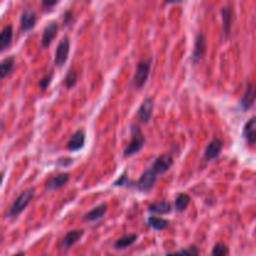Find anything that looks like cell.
I'll return each instance as SVG.
<instances>
[{
  "label": "cell",
  "mask_w": 256,
  "mask_h": 256,
  "mask_svg": "<svg viewBox=\"0 0 256 256\" xmlns=\"http://www.w3.org/2000/svg\"><path fill=\"white\" fill-rule=\"evenodd\" d=\"M35 195V190L34 189H26L19 195V196L15 199V202H12V206L9 208L8 210V216L14 218L16 215H19L20 212H22L25 210V208L30 204V202L32 200Z\"/></svg>",
  "instance_id": "6da1fadb"
},
{
  "label": "cell",
  "mask_w": 256,
  "mask_h": 256,
  "mask_svg": "<svg viewBox=\"0 0 256 256\" xmlns=\"http://www.w3.org/2000/svg\"><path fill=\"white\" fill-rule=\"evenodd\" d=\"M144 144H145V138L144 135H142V130L136 126H132V140H130V142L128 144V146L125 148L124 154L126 155V156H132V155L139 152L140 150L142 149V146H144Z\"/></svg>",
  "instance_id": "7a4b0ae2"
},
{
  "label": "cell",
  "mask_w": 256,
  "mask_h": 256,
  "mask_svg": "<svg viewBox=\"0 0 256 256\" xmlns=\"http://www.w3.org/2000/svg\"><path fill=\"white\" fill-rule=\"evenodd\" d=\"M150 65H152V62L149 60H142V62H139L136 65V72H135L134 80H132V85H134L136 89L142 88V85L146 82L148 76H149L150 72Z\"/></svg>",
  "instance_id": "3957f363"
},
{
  "label": "cell",
  "mask_w": 256,
  "mask_h": 256,
  "mask_svg": "<svg viewBox=\"0 0 256 256\" xmlns=\"http://www.w3.org/2000/svg\"><path fill=\"white\" fill-rule=\"evenodd\" d=\"M69 49H70V42L69 38L64 36L60 42L58 44L56 52H55V64L58 66H62L66 62L68 56H69Z\"/></svg>",
  "instance_id": "277c9868"
},
{
  "label": "cell",
  "mask_w": 256,
  "mask_h": 256,
  "mask_svg": "<svg viewBox=\"0 0 256 256\" xmlns=\"http://www.w3.org/2000/svg\"><path fill=\"white\" fill-rule=\"evenodd\" d=\"M172 165V154H162L155 160L154 164H152V166L150 168V169L155 172L156 176H159V175H162L164 172H166L168 170L170 169Z\"/></svg>",
  "instance_id": "5b68a950"
},
{
  "label": "cell",
  "mask_w": 256,
  "mask_h": 256,
  "mask_svg": "<svg viewBox=\"0 0 256 256\" xmlns=\"http://www.w3.org/2000/svg\"><path fill=\"white\" fill-rule=\"evenodd\" d=\"M156 178L158 176L152 169H148L142 175V178L138 180V188H139V190H142V192H149V190H152L155 182H156Z\"/></svg>",
  "instance_id": "8992f818"
},
{
  "label": "cell",
  "mask_w": 256,
  "mask_h": 256,
  "mask_svg": "<svg viewBox=\"0 0 256 256\" xmlns=\"http://www.w3.org/2000/svg\"><path fill=\"white\" fill-rule=\"evenodd\" d=\"M255 100H256V84L255 82H250V84H248L246 90H245L244 95H242L240 104H242V109L248 110L249 108H252V105H254Z\"/></svg>",
  "instance_id": "52a82bcc"
},
{
  "label": "cell",
  "mask_w": 256,
  "mask_h": 256,
  "mask_svg": "<svg viewBox=\"0 0 256 256\" xmlns=\"http://www.w3.org/2000/svg\"><path fill=\"white\" fill-rule=\"evenodd\" d=\"M85 144V132L82 130H78L74 134L70 136L69 142L66 144V149L69 152H76V150L82 149Z\"/></svg>",
  "instance_id": "ba28073f"
},
{
  "label": "cell",
  "mask_w": 256,
  "mask_h": 256,
  "mask_svg": "<svg viewBox=\"0 0 256 256\" xmlns=\"http://www.w3.org/2000/svg\"><path fill=\"white\" fill-rule=\"evenodd\" d=\"M220 12H222V32L225 35H230L232 22H234V12H232V6H224Z\"/></svg>",
  "instance_id": "9c48e42d"
},
{
  "label": "cell",
  "mask_w": 256,
  "mask_h": 256,
  "mask_svg": "<svg viewBox=\"0 0 256 256\" xmlns=\"http://www.w3.org/2000/svg\"><path fill=\"white\" fill-rule=\"evenodd\" d=\"M152 108H154V104H152V99L144 100V102L140 105L139 112H138V119L142 124H146L149 122L152 114Z\"/></svg>",
  "instance_id": "30bf717a"
},
{
  "label": "cell",
  "mask_w": 256,
  "mask_h": 256,
  "mask_svg": "<svg viewBox=\"0 0 256 256\" xmlns=\"http://www.w3.org/2000/svg\"><path fill=\"white\" fill-rule=\"evenodd\" d=\"M69 179H70L69 174H66V172H62V174L56 175V176L48 180V182H45V189L54 192V190H58L59 188L64 186V185L69 182Z\"/></svg>",
  "instance_id": "8fae6325"
},
{
  "label": "cell",
  "mask_w": 256,
  "mask_h": 256,
  "mask_svg": "<svg viewBox=\"0 0 256 256\" xmlns=\"http://www.w3.org/2000/svg\"><path fill=\"white\" fill-rule=\"evenodd\" d=\"M56 32H58V22H52L48 25L46 28L44 29L42 35V48H46L52 44V40L55 39L56 36Z\"/></svg>",
  "instance_id": "7c38bea8"
},
{
  "label": "cell",
  "mask_w": 256,
  "mask_h": 256,
  "mask_svg": "<svg viewBox=\"0 0 256 256\" xmlns=\"http://www.w3.org/2000/svg\"><path fill=\"white\" fill-rule=\"evenodd\" d=\"M222 145H224V142H222V139L212 140V142L208 145L206 149H205V159L212 160L215 159V158L219 156V154L222 152Z\"/></svg>",
  "instance_id": "4fadbf2b"
},
{
  "label": "cell",
  "mask_w": 256,
  "mask_h": 256,
  "mask_svg": "<svg viewBox=\"0 0 256 256\" xmlns=\"http://www.w3.org/2000/svg\"><path fill=\"white\" fill-rule=\"evenodd\" d=\"M35 22H36V15H35V12L32 9L25 10L22 14V18H20V28L24 32L32 30L34 28Z\"/></svg>",
  "instance_id": "5bb4252c"
},
{
  "label": "cell",
  "mask_w": 256,
  "mask_h": 256,
  "mask_svg": "<svg viewBox=\"0 0 256 256\" xmlns=\"http://www.w3.org/2000/svg\"><path fill=\"white\" fill-rule=\"evenodd\" d=\"M244 136L250 145L256 142V116L252 118L244 126Z\"/></svg>",
  "instance_id": "9a60e30c"
},
{
  "label": "cell",
  "mask_w": 256,
  "mask_h": 256,
  "mask_svg": "<svg viewBox=\"0 0 256 256\" xmlns=\"http://www.w3.org/2000/svg\"><path fill=\"white\" fill-rule=\"evenodd\" d=\"M82 234H84V232H82V230H74V232H68L64 236V239L62 240L60 248H62V249H69V248H72L75 242H79L80 238L82 236Z\"/></svg>",
  "instance_id": "2e32d148"
},
{
  "label": "cell",
  "mask_w": 256,
  "mask_h": 256,
  "mask_svg": "<svg viewBox=\"0 0 256 256\" xmlns=\"http://www.w3.org/2000/svg\"><path fill=\"white\" fill-rule=\"evenodd\" d=\"M205 54V38L204 34L200 32L196 36V42H195V49L192 52V62L196 64L200 59L202 58V55Z\"/></svg>",
  "instance_id": "e0dca14e"
},
{
  "label": "cell",
  "mask_w": 256,
  "mask_h": 256,
  "mask_svg": "<svg viewBox=\"0 0 256 256\" xmlns=\"http://www.w3.org/2000/svg\"><path fill=\"white\" fill-rule=\"evenodd\" d=\"M106 204H100L92 210H90L86 215L84 216V222H96V220L102 219L106 212Z\"/></svg>",
  "instance_id": "ac0fdd59"
},
{
  "label": "cell",
  "mask_w": 256,
  "mask_h": 256,
  "mask_svg": "<svg viewBox=\"0 0 256 256\" xmlns=\"http://www.w3.org/2000/svg\"><path fill=\"white\" fill-rule=\"evenodd\" d=\"M138 239V235L136 234H126V235H122L120 239L116 240V242H115V249L118 250H122V249H126V248H129L130 245L134 244L135 242H136Z\"/></svg>",
  "instance_id": "d6986e66"
},
{
  "label": "cell",
  "mask_w": 256,
  "mask_h": 256,
  "mask_svg": "<svg viewBox=\"0 0 256 256\" xmlns=\"http://www.w3.org/2000/svg\"><path fill=\"white\" fill-rule=\"evenodd\" d=\"M150 212H154V214H169L172 212V204L168 202H154V204L149 205L148 208Z\"/></svg>",
  "instance_id": "ffe728a7"
},
{
  "label": "cell",
  "mask_w": 256,
  "mask_h": 256,
  "mask_svg": "<svg viewBox=\"0 0 256 256\" xmlns=\"http://www.w3.org/2000/svg\"><path fill=\"white\" fill-rule=\"evenodd\" d=\"M0 39H2V50H5L8 46H9L10 42H12V24L4 26V29H2V36H0Z\"/></svg>",
  "instance_id": "44dd1931"
},
{
  "label": "cell",
  "mask_w": 256,
  "mask_h": 256,
  "mask_svg": "<svg viewBox=\"0 0 256 256\" xmlns=\"http://www.w3.org/2000/svg\"><path fill=\"white\" fill-rule=\"evenodd\" d=\"M14 69V56H9L6 59L2 60V65H0V74H2V79H5L8 75L12 72Z\"/></svg>",
  "instance_id": "7402d4cb"
},
{
  "label": "cell",
  "mask_w": 256,
  "mask_h": 256,
  "mask_svg": "<svg viewBox=\"0 0 256 256\" xmlns=\"http://www.w3.org/2000/svg\"><path fill=\"white\" fill-rule=\"evenodd\" d=\"M148 224L149 226H152V229L155 230H164L169 226V222L165 219H162V218H156V216H150L148 219Z\"/></svg>",
  "instance_id": "603a6c76"
},
{
  "label": "cell",
  "mask_w": 256,
  "mask_h": 256,
  "mask_svg": "<svg viewBox=\"0 0 256 256\" xmlns=\"http://www.w3.org/2000/svg\"><path fill=\"white\" fill-rule=\"evenodd\" d=\"M189 204L190 198L189 195L186 194H179L176 196V199H175V208H176V210H179V212H182V210L186 209Z\"/></svg>",
  "instance_id": "cb8c5ba5"
},
{
  "label": "cell",
  "mask_w": 256,
  "mask_h": 256,
  "mask_svg": "<svg viewBox=\"0 0 256 256\" xmlns=\"http://www.w3.org/2000/svg\"><path fill=\"white\" fill-rule=\"evenodd\" d=\"M166 256H199V250H198L196 246H192L188 248V249L180 250V252L168 254Z\"/></svg>",
  "instance_id": "d4e9b609"
},
{
  "label": "cell",
  "mask_w": 256,
  "mask_h": 256,
  "mask_svg": "<svg viewBox=\"0 0 256 256\" xmlns=\"http://www.w3.org/2000/svg\"><path fill=\"white\" fill-rule=\"evenodd\" d=\"M76 82H78V72H75L74 69L70 70L64 79L65 86H66L68 89H70V88H72L75 84H76Z\"/></svg>",
  "instance_id": "484cf974"
},
{
  "label": "cell",
  "mask_w": 256,
  "mask_h": 256,
  "mask_svg": "<svg viewBox=\"0 0 256 256\" xmlns=\"http://www.w3.org/2000/svg\"><path fill=\"white\" fill-rule=\"evenodd\" d=\"M229 255V249L222 242H218L212 249V256H228Z\"/></svg>",
  "instance_id": "4316f807"
},
{
  "label": "cell",
  "mask_w": 256,
  "mask_h": 256,
  "mask_svg": "<svg viewBox=\"0 0 256 256\" xmlns=\"http://www.w3.org/2000/svg\"><path fill=\"white\" fill-rule=\"evenodd\" d=\"M52 72H49V74L45 75V76L42 78V80H40L39 85H40V88H42V90L46 89L48 85H49V82H50V79H52Z\"/></svg>",
  "instance_id": "83f0119b"
},
{
  "label": "cell",
  "mask_w": 256,
  "mask_h": 256,
  "mask_svg": "<svg viewBox=\"0 0 256 256\" xmlns=\"http://www.w3.org/2000/svg\"><path fill=\"white\" fill-rule=\"evenodd\" d=\"M58 4V2H42V6L44 8H52V6H55V5Z\"/></svg>",
  "instance_id": "f1b7e54d"
},
{
  "label": "cell",
  "mask_w": 256,
  "mask_h": 256,
  "mask_svg": "<svg viewBox=\"0 0 256 256\" xmlns=\"http://www.w3.org/2000/svg\"><path fill=\"white\" fill-rule=\"evenodd\" d=\"M125 180H126V174H124L122 178H119V179H118V182H115L114 185H116V186L118 185H122L125 182Z\"/></svg>",
  "instance_id": "f546056e"
},
{
  "label": "cell",
  "mask_w": 256,
  "mask_h": 256,
  "mask_svg": "<svg viewBox=\"0 0 256 256\" xmlns=\"http://www.w3.org/2000/svg\"><path fill=\"white\" fill-rule=\"evenodd\" d=\"M14 256H24V254H22V252H19V254H15Z\"/></svg>",
  "instance_id": "4dcf8cb0"
}]
</instances>
